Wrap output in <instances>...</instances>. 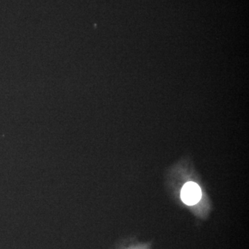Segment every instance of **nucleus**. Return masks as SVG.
<instances>
[{"instance_id": "f257e3e1", "label": "nucleus", "mask_w": 249, "mask_h": 249, "mask_svg": "<svg viewBox=\"0 0 249 249\" xmlns=\"http://www.w3.org/2000/svg\"><path fill=\"white\" fill-rule=\"evenodd\" d=\"M201 197V191L199 186L194 182H188L183 186L181 192V198L188 206L196 204Z\"/></svg>"}]
</instances>
